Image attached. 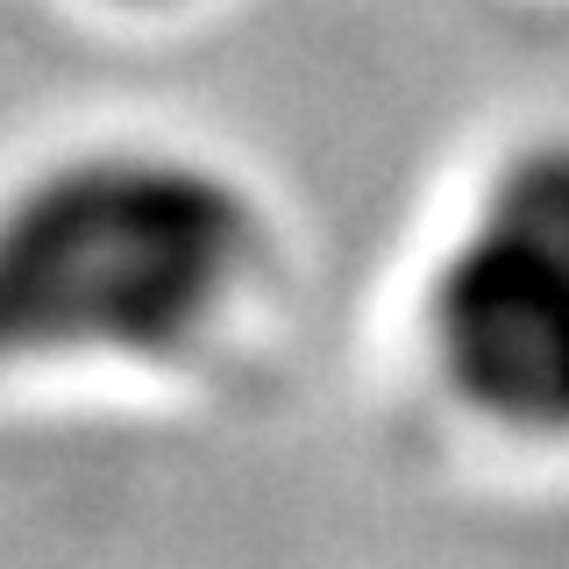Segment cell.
<instances>
[{
	"label": "cell",
	"instance_id": "1",
	"mask_svg": "<svg viewBox=\"0 0 569 569\" xmlns=\"http://www.w3.org/2000/svg\"><path fill=\"white\" fill-rule=\"evenodd\" d=\"M263 207L186 150H79L0 200V370L178 356L263 271Z\"/></svg>",
	"mask_w": 569,
	"mask_h": 569
},
{
	"label": "cell",
	"instance_id": "2",
	"mask_svg": "<svg viewBox=\"0 0 569 569\" xmlns=\"http://www.w3.org/2000/svg\"><path fill=\"white\" fill-rule=\"evenodd\" d=\"M449 385L512 435H569V136L498 164L427 299Z\"/></svg>",
	"mask_w": 569,
	"mask_h": 569
}]
</instances>
